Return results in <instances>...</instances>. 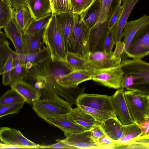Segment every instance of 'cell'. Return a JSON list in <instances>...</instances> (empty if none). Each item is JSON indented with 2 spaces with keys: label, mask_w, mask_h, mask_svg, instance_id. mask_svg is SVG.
<instances>
[{
  "label": "cell",
  "mask_w": 149,
  "mask_h": 149,
  "mask_svg": "<svg viewBox=\"0 0 149 149\" xmlns=\"http://www.w3.org/2000/svg\"><path fill=\"white\" fill-rule=\"evenodd\" d=\"M13 16L15 21L22 32H24L32 19L30 13L26 6L14 11Z\"/></svg>",
  "instance_id": "obj_31"
},
{
  "label": "cell",
  "mask_w": 149,
  "mask_h": 149,
  "mask_svg": "<svg viewBox=\"0 0 149 149\" xmlns=\"http://www.w3.org/2000/svg\"><path fill=\"white\" fill-rule=\"evenodd\" d=\"M16 53L10 48L7 39L0 45V75L3 74V66L9 55L11 54H15Z\"/></svg>",
  "instance_id": "obj_38"
},
{
  "label": "cell",
  "mask_w": 149,
  "mask_h": 149,
  "mask_svg": "<svg viewBox=\"0 0 149 149\" xmlns=\"http://www.w3.org/2000/svg\"><path fill=\"white\" fill-rule=\"evenodd\" d=\"M61 140L77 149H99L92 137L90 130L71 134Z\"/></svg>",
  "instance_id": "obj_15"
},
{
  "label": "cell",
  "mask_w": 149,
  "mask_h": 149,
  "mask_svg": "<svg viewBox=\"0 0 149 149\" xmlns=\"http://www.w3.org/2000/svg\"><path fill=\"white\" fill-rule=\"evenodd\" d=\"M28 71L25 66L22 64L17 55L14 57L10 74V85L18 81H24L27 77Z\"/></svg>",
  "instance_id": "obj_29"
},
{
  "label": "cell",
  "mask_w": 149,
  "mask_h": 149,
  "mask_svg": "<svg viewBox=\"0 0 149 149\" xmlns=\"http://www.w3.org/2000/svg\"><path fill=\"white\" fill-rule=\"evenodd\" d=\"M99 149H114L116 143L106 135L99 138L96 141Z\"/></svg>",
  "instance_id": "obj_44"
},
{
  "label": "cell",
  "mask_w": 149,
  "mask_h": 149,
  "mask_svg": "<svg viewBox=\"0 0 149 149\" xmlns=\"http://www.w3.org/2000/svg\"><path fill=\"white\" fill-rule=\"evenodd\" d=\"M57 142L56 143L48 145H40L38 148H63V149H77L76 148L71 146L63 142L61 140H57Z\"/></svg>",
  "instance_id": "obj_46"
},
{
  "label": "cell",
  "mask_w": 149,
  "mask_h": 149,
  "mask_svg": "<svg viewBox=\"0 0 149 149\" xmlns=\"http://www.w3.org/2000/svg\"><path fill=\"white\" fill-rule=\"evenodd\" d=\"M94 1L95 0H70L73 13L79 14L81 13L88 8Z\"/></svg>",
  "instance_id": "obj_42"
},
{
  "label": "cell",
  "mask_w": 149,
  "mask_h": 149,
  "mask_svg": "<svg viewBox=\"0 0 149 149\" xmlns=\"http://www.w3.org/2000/svg\"><path fill=\"white\" fill-rule=\"evenodd\" d=\"M142 134L141 131L136 123L123 125L122 136L118 141L116 142L115 148H122L141 136Z\"/></svg>",
  "instance_id": "obj_25"
},
{
  "label": "cell",
  "mask_w": 149,
  "mask_h": 149,
  "mask_svg": "<svg viewBox=\"0 0 149 149\" xmlns=\"http://www.w3.org/2000/svg\"><path fill=\"white\" fill-rule=\"evenodd\" d=\"M148 22L149 17L146 15L138 19L127 22L122 33L123 41L120 43L122 49L121 56L123 60L127 58L126 55L127 49L136 33L143 26Z\"/></svg>",
  "instance_id": "obj_13"
},
{
  "label": "cell",
  "mask_w": 149,
  "mask_h": 149,
  "mask_svg": "<svg viewBox=\"0 0 149 149\" xmlns=\"http://www.w3.org/2000/svg\"><path fill=\"white\" fill-rule=\"evenodd\" d=\"M17 55L23 65H25L28 63H36L51 57L49 51L45 47L38 52L23 54H17Z\"/></svg>",
  "instance_id": "obj_30"
},
{
  "label": "cell",
  "mask_w": 149,
  "mask_h": 149,
  "mask_svg": "<svg viewBox=\"0 0 149 149\" xmlns=\"http://www.w3.org/2000/svg\"><path fill=\"white\" fill-rule=\"evenodd\" d=\"M13 11L20 8L27 7V0H5Z\"/></svg>",
  "instance_id": "obj_48"
},
{
  "label": "cell",
  "mask_w": 149,
  "mask_h": 149,
  "mask_svg": "<svg viewBox=\"0 0 149 149\" xmlns=\"http://www.w3.org/2000/svg\"><path fill=\"white\" fill-rule=\"evenodd\" d=\"M128 109L134 123L138 124L149 118V95L135 90L124 91Z\"/></svg>",
  "instance_id": "obj_6"
},
{
  "label": "cell",
  "mask_w": 149,
  "mask_h": 149,
  "mask_svg": "<svg viewBox=\"0 0 149 149\" xmlns=\"http://www.w3.org/2000/svg\"><path fill=\"white\" fill-rule=\"evenodd\" d=\"M109 19L106 21L95 24L90 29L88 40L89 52H103L104 42L109 30Z\"/></svg>",
  "instance_id": "obj_12"
},
{
  "label": "cell",
  "mask_w": 149,
  "mask_h": 149,
  "mask_svg": "<svg viewBox=\"0 0 149 149\" xmlns=\"http://www.w3.org/2000/svg\"><path fill=\"white\" fill-rule=\"evenodd\" d=\"M149 53V22L141 27L136 32L126 51L127 57L141 59Z\"/></svg>",
  "instance_id": "obj_7"
},
{
  "label": "cell",
  "mask_w": 149,
  "mask_h": 149,
  "mask_svg": "<svg viewBox=\"0 0 149 149\" xmlns=\"http://www.w3.org/2000/svg\"><path fill=\"white\" fill-rule=\"evenodd\" d=\"M44 120L52 125L61 129L66 137L71 134L87 130L72 122L67 115L56 118H45Z\"/></svg>",
  "instance_id": "obj_18"
},
{
  "label": "cell",
  "mask_w": 149,
  "mask_h": 149,
  "mask_svg": "<svg viewBox=\"0 0 149 149\" xmlns=\"http://www.w3.org/2000/svg\"><path fill=\"white\" fill-rule=\"evenodd\" d=\"M13 11L5 0H0V30L13 19Z\"/></svg>",
  "instance_id": "obj_32"
},
{
  "label": "cell",
  "mask_w": 149,
  "mask_h": 149,
  "mask_svg": "<svg viewBox=\"0 0 149 149\" xmlns=\"http://www.w3.org/2000/svg\"><path fill=\"white\" fill-rule=\"evenodd\" d=\"M54 14L62 34L67 51L69 41L74 24V13H61Z\"/></svg>",
  "instance_id": "obj_21"
},
{
  "label": "cell",
  "mask_w": 149,
  "mask_h": 149,
  "mask_svg": "<svg viewBox=\"0 0 149 149\" xmlns=\"http://www.w3.org/2000/svg\"><path fill=\"white\" fill-rule=\"evenodd\" d=\"M26 6L32 19L35 20L52 14L49 0H27Z\"/></svg>",
  "instance_id": "obj_22"
},
{
  "label": "cell",
  "mask_w": 149,
  "mask_h": 149,
  "mask_svg": "<svg viewBox=\"0 0 149 149\" xmlns=\"http://www.w3.org/2000/svg\"><path fill=\"white\" fill-rule=\"evenodd\" d=\"M124 89H118L111 96V101L116 116L123 125L135 123L129 112L124 94Z\"/></svg>",
  "instance_id": "obj_14"
},
{
  "label": "cell",
  "mask_w": 149,
  "mask_h": 149,
  "mask_svg": "<svg viewBox=\"0 0 149 149\" xmlns=\"http://www.w3.org/2000/svg\"><path fill=\"white\" fill-rule=\"evenodd\" d=\"M45 27L30 34L22 33L27 53H33L40 51L44 44L43 34Z\"/></svg>",
  "instance_id": "obj_26"
},
{
  "label": "cell",
  "mask_w": 149,
  "mask_h": 149,
  "mask_svg": "<svg viewBox=\"0 0 149 149\" xmlns=\"http://www.w3.org/2000/svg\"><path fill=\"white\" fill-rule=\"evenodd\" d=\"M88 113L99 123H102L112 117H116V115L103 111L95 109L84 106H78Z\"/></svg>",
  "instance_id": "obj_37"
},
{
  "label": "cell",
  "mask_w": 149,
  "mask_h": 149,
  "mask_svg": "<svg viewBox=\"0 0 149 149\" xmlns=\"http://www.w3.org/2000/svg\"><path fill=\"white\" fill-rule=\"evenodd\" d=\"M87 61V59L69 52H67L65 57V61L73 71L85 70V65Z\"/></svg>",
  "instance_id": "obj_35"
},
{
  "label": "cell",
  "mask_w": 149,
  "mask_h": 149,
  "mask_svg": "<svg viewBox=\"0 0 149 149\" xmlns=\"http://www.w3.org/2000/svg\"><path fill=\"white\" fill-rule=\"evenodd\" d=\"M100 123L94 126L90 130L92 137L95 142L100 137L106 135L100 125Z\"/></svg>",
  "instance_id": "obj_47"
},
{
  "label": "cell",
  "mask_w": 149,
  "mask_h": 149,
  "mask_svg": "<svg viewBox=\"0 0 149 149\" xmlns=\"http://www.w3.org/2000/svg\"><path fill=\"white\" fill-rule=\"evenodd\" d=\"M149 136H141L122 148L149 149Z\"/></svg>",
  "instance_id": "obj_40"
},
{
  "label": "cell",
  "mask_w": 149,
  "mask_h": 149,
  "mask_svg": "<svg viewBox=\"0 0 149 149\" xmlns=\"http://www.w3.org/2000/svg\"><path fill=\"white\" fill-rule=\"evenodd\" d=\"M10 86L24 98L25 102L31 104L40 99L41 95L40 90L24 80L16 82Z\"/></svg>",
  "instance_id": "obj_20"
},
{
  "label": "cell",
  "mask_w": 149,
  "mask_h": 149,
  "mask_svg": "<svg viewBox=\"0 0 149 149\" xmlns=\"http://www.w3.org/2000/svg\"><path fill=\"white\" fill-rule=\"evenodd\" d=\"M74 14V24L69 41L67 52L88 59L90 53L88 40L90 29L82 20L80 14Z\"/></svg>",
  "instance_id": "obj_5"
},
{
  "label": "cell",
  "mask_w": 149,
  "mask_h": 149,
  "mask_svg": "<svg viewBox=\"0 0 149 149\" xmlns=\"http://www.w3.org/2000/svg\"><path fill=\"white\" fill-rule=\"evenodd\" d=\"M24 102L0 105V118L5 116L18 112Z\"/></svg>",
  "instance_id": "obj_41"
},
{
  "label": "cell",
  "mask_w": 149,
  "mask_h": 149,
  "mask_svg": "<svg viewBox=\"0 0 149 149\" xmlns=\"http://www.w3.org/2000/svg\"><path fill=\"white\" fill-rule=\"evenodd\" d=\"M93 74L86 70L73 71L61 79V84L67 88H75L80 83L92 80Z\"/></svg>",
  "instance_id": "obj_23"
},
{
  "label": "cell",
  "mask_w": 149,
  "mask_h": 149,
  "mask_svg": "<svg viewBox=\"0 0 149 149\" xmlns=\"http://www.w3.org/2000/svg\"><path fill=\"white\" fill-rule=\"evenodd\" d=\"M7 38L5 33L3 32L0 30V45Z\"/></svg>",
  "instance_id": "obj_50"
},
{
  "label": "cell",
  "mask_w": 149,
  "mask_h": 149,
  "mask_svg": "<svg viewBox=\"0 0 149 149\" xmlns=\"http://www.w3.org/2000/svg\"><path fill=\"white\" fill-rule=\"evenodd\" d=\"M43 40L52 59L65 61L67 51L54 14L45 28Z\"/></svg>",
  "instance_id": "obj_2"
},
{
  "label": "cell",
  "mask_w": 149,
  "mask_h": 149,
  "mask_svg": "<svg viewBox=\"0 0 149 149\" xmlns=\"http://www.w3.org/2000/svg\"><path fill=\"white\" fill-rule=\"evenodd\" d=\"M100 12L99 1L98 0H95L88 8L80 13L82 20L89 29L95 24L99 16Z\"/></svg>",
  "instance_id": "obj_28"
},
{
  "label": "cell",
  "mask_w": 149,
  "mask_h": 149,
  "mask_svg": "<svg viewBox=\"0 0 149 149\" xmlns=\"http://www.w3.org/2000/svg\"><path fill=\"white\" fill-rule=\"evenodd\" d=\"M52 15L51 14L37 20L32 19L23 33L25 34H31L45 27Z\"/></svg>",
  "instance_id": "obj_34"
},
{
  "label": "cell",
  "mask_w": 149,
  "mask_h": 149,
  "mask_svg": "<svg viewBox=\"0 0 149 149\" xmlns=\"http://www.w3.org/2000/svg\"><path fill=\"white\" fill-rule=\"evenodd\" d=\"M100 125L106 135L115 142L121 139L123 125L117 117L109 118Z\"/></svg>",
  "instance_id": "obj_24"
},
{
  "label": "cell",
  "mask_w": 149,
  "mask_h": 149,
  "mask_svg": "<svg viewBox=\"0 0 149 149\" xmlns=\"http://www.w3.org/2000/svg\"><path fill=\"white\" fill-rule=\"evenodd\" d=\"M32 104L33 109L43 119L66 116L72 109L70 103L56 94L48 98L39 99Z\"/></svg>",
  "instance_id": "obj_3"
},
{
  "label": "cell",
  "mask_w": 149,
  "mask_h": 149,
  "mask_svg": "<svg viewBox=\"0 0 149 149\" xmlns=\"http://www.w3.org/2000/svg\"><path fill=\"white\" fill-rule=\"evenodd\" d=\"M27 71L26 79L41 82L42 84L41 89L59 95L65 89L61 85V79L73 71L65 61L52 60L51 57L33 63Z\"/></svg>",
  "instance_id": "obj_1"
},
{
  "label": "cell",
  "mask_w": 149,
  "mask_h": 149,
  "mask_svg": "<svg viewBox=\"0 0 149 149\" xmlns=\"http://www.w3.org/2000/svg\"><path fill=\"white\" fill-rule=\"evenodd\" d=\"M17 55V53L14 54H10L4 65L3 67V73L2 83L4 86L10 85V74L13 63L14 57Z\"/></svg>",
  "instance_id": "obj_39"
},
{
  "label": "cell",
  "mask_w": 149,
  "mask_h": 149,
  "mask_svg": "<svg viewBox=\"0 0 149 149\" xmlns=\"http://www.w3.org/2000/svg\"><path fill=\"white\" fill-rule=\"evenodd\" d=\"M138 124L142 132L141 136L149 135V118L144 119Z\"/></svg>",
  "instance_id": "obj_49"
},
{
  "label": "cell",
  "mask_w": 149,
  "mask_h": 149,
  "mask_svg": "<svg viewBox=\"0 0 149 149\" xmlns=\"http://www.w3.org/2000/svg\"><path fill=\"white\" fill-rule=\"evenodd\" d=\"M76 104L77 106H86L116 115L112 105L111 96L83 93L77 97Z\"/></svg>",
  "instance_id": "obj_11"
},
{
  "label": "cell",
  "mask_w": 149,
  "mask_h": 149,
  "mask_svg": "<svg viewBox=\"0 0 149 149\" xmlns=\"http://www.w3.org/2000/svg\"><path fill=\"white\" fill-rule=\"evenodd\" d=\"M25 102L24 98L16 91L12 88L0 97V105Z\"/></svg>",
  "instance_id": "obj_33"
},
{
  "label": "cell",
  "mask_w": 149,
  "mask_h": 149,
  "mask_svg": "<svg viewBox=\"0 0 149 149\" xmlns=\"http://www.w3.org/2000/svg\"><path fill=\"white\" fill-rule=\"evenodd\" d=\"M100 12L96 24L107 21L117 8L121 5L122 0H98Z\"/></svg>",
  "instance_id": "obj_27"
},
{
  "label": "cell",
  "mask_w": 149,
  "mask_h": 149,
  "mask_svg": "<svg viewBox=\"0 0 149 149\" xmlns=\"http://www.w3.org/2000/svg\"><path fill=\"white\" fill-rule=\"evenodd\" d=\"M139 0H122L123 10L120 17L113 29L115 44L121 42L124 27L129 16L135 4Z\"/></svg>",
  "instance_id": "obj_16"
},
{
  "label": "cell",
  "mask_w": 149,
  "mask_h": 149,
  "mask_svg": "<svg viewBox=\"0 0 149 149\" xmlns=\"http://www.w3.org/2000/svg\"><path fill=\"white\" fill-rule=\"evenodd\" d=\"M121 61L120 56L110 55L102 51L90 52L85 65V70L93 74L97 70L118 66Z\"/></svg>",
  "instance_id": "obj_10"
},
{
  "label": "cell",
  "mask_w": 149,
  "mask_h": 149,
  "mask_svg": "<svg viewBox=\"0 0 149 149\" xmlns=\"http://www.w3.org/2000/svg\"><path fill=\"white\" fill-rule=\"evenodd\" d=\"M113 29L109 30L104 40L103 45V52L106 54L113 55L112 50L115 45Z\"/></svg>",
  "instance_id": "obj_43"
},
{
  "label": "cell",
  "mask_w": 149,
  "mask_h": 149,
  "mask_svg": "<svg viewBox=\"0 0 149 149\" xmlns=\"http://www.w3.org/2000/svg\"><path fill=\"white\" fill-rule=\"evenodd\" d=\"M68 117L74 123L87 130L99 123L91 115L78 106L72 110L67 115Z\"/></svg>",
  "instance_id": "obj_19"
},
{
  "label": "cell",
  "mask_w": 149,
  "mask_h": 149,
  "mask_svg": "<svg viewBox=\"0 0 149 149\" xmlns=\"http://www.w3.org/2000/svg\"><path fill=\"white\" fill-rule=\"evenodd\" d=\"M122 10V6H119L109 18L108 23V28L109 30L113 28L120 17Z\"/></svg>",
  "instance_id": "obj_45"
},
{
  "label": "cell",
  "mask_w": 149,
  "mask_h": 149,
  "mask_svg": "<svg viewBox=\"0 0 149 149\" xmlns=\"http://www.w3.org/2000/svg\"><path fill=\"white\" fill-rule=\"evenodd\" d=\"M124 72L119 65L95 71L92 80L102 85L115 89L121 88Z\"/></svg>",
  "instance_id": "obj_9"
},
{
  "label": "cell",
  "mask_w": 149,
  "mask_h": 149,
  "mask_svg": "<svg viewBox=\"0 0 149 149\" xmlns=\"http://www.w3.org/2000/svg\"><path fill=\"white\" fill-rule=\"evenodd\" d=\"M49 1L51 4L52 14L61 13H73L70 0Z\"/></svg>",
  "instance_id": "obj_36"
},
{
  "label": "cell",
  "mask_w": 149,
  "mask_h": 149,
  "mask_svg": "<svg viewBox=\"0 0 149 149\" xmlns=\"http://www.w3.org/2000/svg\"><path fill=\"white\" fill-rule=\"evenodd\" d=\"M0 140L3 148L38 149L40 146L28 139L19 130L7 127L0 129Z\"/></svg>",
  "instance_id": "obj_8"
},
{
  "label": "cell",
  "mask_w": 149,
  "mask_h": 149,
  "mask_svg": "<svg viewBox=\"0 0 149 149\" xmlns=\"http://www.w3.org/2000/svg\"><path fill=\"white\" fill-rule=\"evenodd\" d=\"M7 38L12 42L17 54L27 53L26 44L23 36V32L14 19L4 28Z\"/></svg>",
  "instance_id": "obj_17"
},
{
  "label": "cell",
  "mask_w": 149,
  "mask_h": 149,
  "mask_svg": "<svg viewBox=\"0 0 149 149\" xmlns=\"http://www.w3.org/2000/svg\"><path fill=\"white\" fill-rule=\"evenodd\" d=\"M124 73L131 76L134 84L130 91H137L148 94L149 64L141 59H124L119 65Z\"/></svg>",
  "instance_id": "obj_4"
}]
</instances>
